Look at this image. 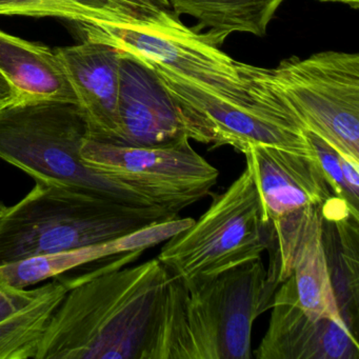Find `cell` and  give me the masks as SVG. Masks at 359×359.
Returning <instances> with one entry per match:
<instances>
[{
  "mask_svg": "<svg viewBox=\"0 0 359 359\" xmlns=\"http://www.w3.org/2000/svg\"><path fill=\"white\" fill-rule=\"evenodd\" d=\"M323 243L340 315L351 333L359 331V211L339 197L323 205Z\"/></svg>",
  "mask_w": 359,
  "mask_h": 359,
  "instance_id": "9a60e30c",
  "label": "cell"
},
{
  "mask_svg": "<svg viewBox=\"0 0 359 359\" xmlns=\"http://www.w3.org/2000/svg\"><path fill=\"white\" fill-rule=\"evenodd\" d=\"M55 52L87 115L92 140L116 142L123 52L89 39Z\"/></svg>",
  "mask_w": 359,
  "mask_h": 359,
  "instance_id": "4fadbf2b",
  "label": "cell"
},
{
  "mask_svg": "<svg viewBox=\"0 0 359 359\" xmlns=\"http://www.w3.org/2000/svg\"><path fill=\"white\" fill-rule=\"evenodd\" d=\"M243 154L253 172L266 224L323 205L334 195L315 157L264 144L250 147Z\"/></svg>",
  "mask_w": 359,
  "mask_h": 359,
  "instance_id": "7c38bea8",
  "label": "cell"
},
{
  "mask_svg": "<svg viewBox=\"0 0 359 359\" xmlns=\"http://www.w3.org/2000/svg\"><path fill=\"white\" fill-rule=\"evenodd\" d=\"M270 241L262 201L249 163L209 209L165 241L157 258L187 285L217 276L262 258Z\"/></svg>",
  "mask_w": 359,
  "mask_h": 359,
  "instance_id": "5b68a950",
  "label": "cell"
},
{
  "mask_svg": "<svg viewBox=\"0 0 359 359\" xmlns=\"http://www.w3.org/2000/svg\"><path fill=\"white\" fill-rule=\"evenodd\" d=\"M285 0H170L178 15L198 20L195 30L220 47L232 33L266 35L269 24Z\"/></svg>",
  "mask_w": 359,
  "mask_h": 359,
  "instance_id": "e0dca14e",
  "label": "cell"
},
{
  "mask_svg": "<svg viewBox=\"0 0 359 359\" xmlns=\"http://www.w3.org/2000/svg\"><path fill=\"white\" fill-rule=\"evenodd\" d=\"M142 251L72 280L50 319L36 359H152L172 279L153 258L127 266Z\"/></svg>",
  "mask_w": 359,
  "mask_h": 359,
  "instance_id": "6da1fadb",
  "label": "cell"
},
{
  "mask_svg": "<svg viewBox=\"0 0 359 359\" xmlns=\"http://www.w3.org/2000/svg\"><path fill=\"white\" fill-rule=\"evenodd\" d=\"M68 291L55 277L36 299L0 320V359H36L52 315Z\"/></svg>",
  "mask_w": 359,
  "mask_h": 359,
  "instance_id": "d6986e66",
  "label": "cell"
},
{
  "mask_svg": "<svg viewBox=\"0 0 359 359\" xmlns=\"http://www.w3.org/2000/svg\"><path fill=\"white\" fill-rule=\"evenodd\" d=\"M306 130L359 163V55L320 52L269 69Z\"/></svg>",
  "mask_w": 359,
  "mask_h": 359,
  "instance_id": "52a82bcc",
  "label": "cell"
},
{
  "mask_svg": "<svg viewBox=\"0 0 359 359\" xmlns=\"http://www.w3.org/2000/svg\"><path fill=\"white\" fill-rule=\"evenodd\" d=\"M0 74L13 88L16 100L77 102L55 51L4 31H0Z\"/></svg>",
  "mask_w": 359,
  "mask_h": 359,
  "instance_id": "2e32d148",
  "label": "cell"
},
{
  "mask_svg": "<svg viewBox=\"0 0 359 359\" xmlns=\"http://www.w3.org/2000/svg\"><path fill=\"white\" fill-rule=\"evenodd\" d=\"M6 208H7V205H6L3 201H0V217H1L4 212H5Z\"/></svg>",
  "mask_w": 359,
  "mask_h": 359,
  "instance_id": "cb8c5ba5",
  "label": "cell"
},
{
  "mask_svg": "<svg viewBox=\"0 0 359 359\" xmlns=\"http://www.w3.org/2000/svg\"><path fill=\"white\" fill-rule=\"evenodd\" d=\"M45 289L46 285L35 289H18L0 283V320L36 299Z\"/></svg>",
  "mask_w": 359,
  "mask_h": 359,
  "instance_id": "44dd1931",
  "label": "cell"
},
{
  "mask_svg": "<svg viewBox=\"0 0 359 359\" xmlns=\"http://www.w3.org/2000/svg\"><path fill=\"white\" fill-rule=\"evenodd\" d=\"M5 104L6 102H1V100H0V109L3 108V107L5 106Z\"/></svg>",
  "mask_w": 359,
  "mask_h": 359,
  "instance_id": "d4e9b609",
  "label": "cell"
},
{
  "mask_svg": "<svg viewBox=\"0 0 359 359\" xmlns=\"http://www.w3.org/2000/svg\"><path fill=\"white\" fill-rule=\"evenodd\" d=\"M152 0H0V15L62 18L76 24L132 26Z\"/></svg>",
  "mask_w": 359,
  "mask_h": 359,
  "instance_id": "ac0fdd59",
  "label": "cell"
},
{
  "mask_svg": "<svg viewBox=\"0 0 359 359\" xmlns=\"http://www.w3.org/2000/svg\"><path fill=\"white\" fill-rule=\"evenodd\" d=\"M320 3H338L348 6L352 9L357 10L359 8V0H318Z\"/></svg>",
  "mask_w": 359,
  "mask_h": 359,
  "instance_id": "603a6c76",
  "label": "cell"
},
{
  "mask_svg": "<svg viewBox=\"0 0 359 359\" xmlns=\"http://www.w3.org/2000/svg\"><path fill=\"white\" fill-rule=\"evenodd\" d=\"M257 359H358V339L346 327L306 314L291 278L279 283Z\"/></svg>",
  "mask_w": 359,
  "mask_h": 359,
  "instance_id": "30bf717a",
  "label": "cell"
},
{
  "mask_svg": "<svg viewBox=\"0 0 359 359\" xmlns=\"http://www.w3.org/2000/svg\"><path fill=\"white\" fill-rule=\"evenodd\" d=\"M81 155L92 169L135 187L177 215L208 196L219 177V171L192 148L188 137L156 147L89 138Z\"/></svg>",
  "mask_w": 359,
  "mask_h": 359,
  "instance_id": "ba28073f",
  "label": "cell"
},
{
  "mask_svg": "<svg viewBox=\"0 0 359 359\" xmlns=\"http://www.w3.org/2000/svg\"><path fill=\"white\" fill-rule=\"evenodd\" d=\"M35 182L0 217V266L104 243L178 217L169 211L131 207L62 184Z\"/></svg>",
  "mask_w": 359,
  "mask_h": 359,
  "instance_id": "277c9868",
  "label": "cell"
},
{
  "mask_svg": "<svg viewBox=\"0 0 359 359\" xmlns=\"http://www.w3.org/2000/svg\"><path fill=\"white\" fill-rule=\"evenodd\" d=\"M194 220L190 217H176L155 222L135 232L104 243L4 264L0 266V283L18 289H28L48 279L55 278L77 266L102 258L119 256L128 252H144L180 234Z\"/></svg>",
  "mask_w": 359,
  "mask_h": 359,
  "instance_id": "5bb4252c",
  "label": "cell"
},
{
  "mask_svg": "<svg viewBox=\"0 0 359 359\" xmlns=\"http://www.w3.org/2000/svg\"><path fill=\"white\" fill-rule=\"evenodd\" d=\"M89 138L91 127L79 102L14 100L0 109V159L35 182L70 187L131 207L169 211L135 187L86 165L81 149Z\"/></svg>",
  "mask_w": 359,
  "mask_h": 359,
  "instance_id": "3957f363",
  "label": "cell"
},
{
  "mask_svg": "<svg viewBox=\"0 0 359 359\" xmlns=\"http://www.w3.org/2000/svg\"><path fill=\"white\" fill-rule=\"evenodd\" d=\"M0 100L6 102V104L16 100V94L13 88L10 86V83L6 81L5 77L1 74H0Z\"/></svg>",
  "mask_w": 359,
  "mask_h": 359,
  "instance_id": "7402d4cb",
  "label": "cell"
},
{
  "mask_svg": "<svg viewBox=\"0 0 359 359\" xmlns=\"http://www.w3.org/2000/svg\"><path fill=\"white\" fill-rule=\"evenodd\" d=\"M323 205L306 208L269 224L268 277L278 285L291 278L302 310L346 327L340 315L323 243Z\"/></svg>",
  "mask_w": 359,
  "mask_h": 359,
  "instance_id": "9c48e42d",
  "label": "cell"
},
{
  "mask_svg": "<svg viewBox=\"0 0 359 359\" xmlns=\"http://www.w3.org/2000/svg\"><path fill=\"white\" fill-rule=\"evenodd\" d=\"M304 135L308 144H310L313 156L323 170V175L333 194L339 197L340 199H344L353 209L358 211L359 201L353 196L344 180V161L348 158L342 156L333 147L330 146L325 140L319 137L314 132L304 130Z\"/></svg>",
  "mask_w": 359,
  "mask_h": 359,
  "instance_id": "ffe728a7",
  "label": "cell"
},
{
  "mask_svg": "<svg viewBox=\"0 0 359 359\" xmlns=\"http://www.w3.org/2000/svg\"><path fill=\"white\" fill-rule=\"evenodd\" d=\"M151 69L177 106L190 140L213 148L231 146L241 153L264 144L314 157L304 138L306 127L275 85L269 69H264V93L248 102L217 97L161 69Z\"/></svg>",
  "mask_w": 359,
  "mask_h": 359,
  "instance_id": "8992f818",
  "label": "cell"
},
{
  "mask_svg": "<svg viewBox=\"0 0 359 359\" xmlns=\"http://www.w3.org/2000/svg\"><path fill=\"white\" fill-rule=\"evenodd\" d=\"M276 289L262 258L192 285L172 277L152 359L252 358L254 323Z\"/></svg>",
  "mask_w": 359,
  "mask_h": 359,
  "instance_id": "7a4b0ae2",
  "label": "cell"
},
{
  "mask_svg": "<svg viewBox=\"0 0 359 359\" xmlns=\"http://www.w3.org/2000/svg\"><path fill=\"white\" fill-rule=\"evenodd\" d=\"M184 137L189 135L182 114L154 71L123 53L114 144L156 147Z\"/></svg>",
  "mask_w": 359,
  "mask_h": 359,
  "instance_id": "8fae6325",
  "label": "cell"
}]
</instances>
